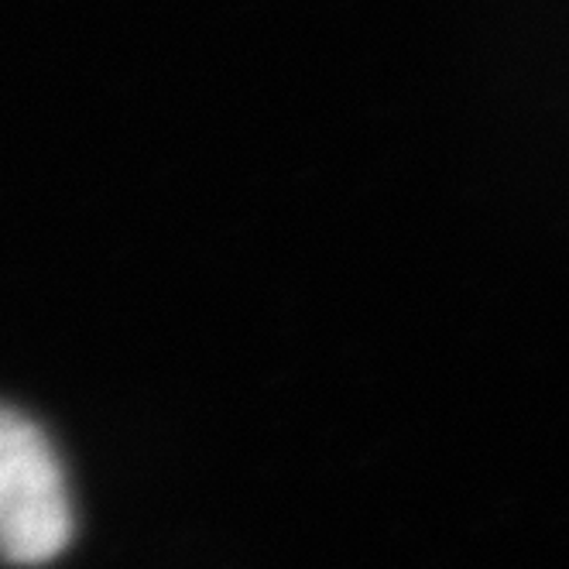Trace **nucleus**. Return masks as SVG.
I'll use <instances>...</instances> for the list:
<instances>
[{
    "label": "nucleus",
    "instance_id": "obj_1",
    "mask_svg": "<svg viewBox=\"0 0 569 569\" xmlns=\"http://www.w3.org/2000/svg\"><path fill=\"white\" fill-rule=\"evenodd\" d=\"M69 536L72 508L49 439L18 412L0 409V556L49 562Z\"/></svg>",
    "mask_w": 569,
    "mask_h": 569
}]
</instances>
